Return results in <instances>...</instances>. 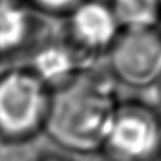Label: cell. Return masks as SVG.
<instances>
[{
    "label": "cell",
    "instance_id": "1",
    "mask_svg": "<svg viewBox=\"0 0 161 161\" xmlns=\"http://www.w3.org/2000/svg\"><path fill=\"white\" fill-rule=\"evenodd\" d=\"M116 83L110 71L93 65L53 92L45 127L53 142L72 153L102 150L120 103Z\"/></svg>",
    "mask_w": 161,
    "mask_h": 161
},
{
    "label": "cell",
    "instance_id": "2",
    "mask_svg": "<svg viewBox=\"0 0 161 161\" xmlns=\"http://www.w3.org/2000/svg\"><path fill=\"white\" fill-rule=\"evenodd\" d=\"M53 91L25 64L0 72V134L36 140L45 131Z\"/></svg>",
    "mask_w": 161,
    "mask_h": 161
},
{
    "label": "cell",
    "instance_id": "3",
    "mask_svg": "<svg viewBox=\"0 0 161 161\" xmlns=\"http://www.w3.org/2000/svg\"><path fill=\"white\" fill-rule=\"evenodd\" d=\"M106 58L117 83L150 89L161 76V28L122 30Z\"/></svg>",
    "mask_w": 161,
    "mask_h": 161
},
{
    "label": "cell",
    "instance_id": "4",
    "mask_svg": "<svg viewBox=\"0 0 161 161\" xmlns=\"http://www.w3.org/2000/svg\"><path fill=\"white\" fill-rule=\"evenodd\" d=\"M160 119L148 105L119 103L103 144L105 156L117 161H146L158 148Z\"/></svg>",
    "mask_w": 161,
    "mask_h": 161
},
{
    "label": "cell",
    "instance_id": "5",
    "mask_svg": "<svg viewBox=\"0 0 161 161\" xmlns=\"http://www.w3.org/2000/svg\"><path fill=\"white\" fill-rule=\"evenodd\" d=\"M64 20L61 31L92 64L108 55L122 31L110 4L102 0H85Z\"/></svg>",
    "mask_w": 161,
    "mask_h": 161
},
{
    "label": "cell",
    "instance_id": "6",
    "mask_svg": "<svg viewBox=\"0 0 161 161\" xmlns=\"http://www.w3.org/2000/svg\"><path fill=\"white\" fill-rule=\"evenodd\" d=\"M24 62L53 92L74 80L82 71L93 67L64 36L51 30L28 54Z\"/></svg>",
    "mask_w": 161,
    "mask_h": 161
},
{
    "label": "cell",
    "instance_id": "7",
    "mask_svg": "<svg viewBox=\"0 0 161 161\" xmlns=\"http://www.w3.org/2000/svg\"><path fill=\"white\" fill-rule=\"evenodd\" d=\"M53 28L23 0H0V61L27 58Z\"/></svg>",
    "mask_w": 161,
    "mask_h": 161
},
{
    "label": "cell",
    "instance_id": "8",
    "mask_svg": "<svg viewBox=\"0 0 161 161\" xmlns=\"http://www.w3.org/2000/svg\"><path fill=\"white\" fill-rule=\"evenodd\" d=\"M109 4L122 30L161 25V0H110Z\"/></svg>",
    "mask_w": 161,
    "mask_h": 161
},
{
    "label": "cell",
    "instance_id": "9",
    "mask_svg": "<svg viewBox=\"0 0 161 161\" xmlns=\"http://www.w3.org/2000/svg\"><path fill=\"white\" fill-rule=\"evenodd\" d=\"M41 156L36 140H17L0 134V161H38Z\"/></svg>",
    "mask_w": 161,
    "mask_h": 161
},
{
    "label": "cell",
    "instance_id": "10",
    "mask_svg": "<svg viewBox=\"0 0 161 161\" xmlns=\"http://www.w3.org/2000/svg\"><path fill=\"white\" fill-rule=\"evenodd\" d=\"M27 3L34 11L44 17L65 19L85 0H23Z\"/></svg>",
    "mask_w": 161,
    "mask_h": 161
},
{
    "label": "cell",
    "instance_id": "11",
    "mask_svg": "<svg viewBox=\"0 0 161 161\" xmlns=\"http://www.w3.org/2000/svg\"><path fill=\"white\" fill-rule=\"evenodd\" d=\"M151 88H153V91H154V97H156V102L161 106V76H160V79L156 82V85H153Z\"/></svg>",
    "mask_w": 161,
    "mask_h": 161
},
{
    "label": "cell",
    "instance_id": "12",
    "mask_svg": "<svg viewBox=\"0 0 161 161\" xmlns=\"http://www.w3.org/2000/svg\"><path fill=\"white\" fill-rule=\"evenodd\" d=\"M38 161H69V160L64 158V157H59V156H45V154H42L41 158Z\"/></svg>",
    "mask_w": 161,
    "mask_h": 161
},
{
    "label": "cell",
    "instance_id": "13",
    "mask_svg": "<svg viewBox=\"0 0 161 161\" xmlns=\"http://www.w3.org/2000/svg\"><path fill=\"white\" fill-rule=\"evenodd\" d=\"M99 161H117V160H113V158H109V157H103V158H100Z\"/></svg>",
    "mask_w": 161,
    "mask_h": 161
}]
</instances>
